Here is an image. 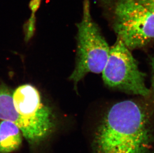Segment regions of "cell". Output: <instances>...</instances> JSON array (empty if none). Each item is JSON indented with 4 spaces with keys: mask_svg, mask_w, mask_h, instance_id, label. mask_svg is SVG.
I'll return each instance as SVG.
<instances>
[{
    "mask_svg": "<svg viewBox=\"0 0 154 153\" xmlns=\"http://www.w3.org/2000/svg\"><path fill=\"white\" fill-rule=\"evenodd\" d=\"M89 141L92 153H154L151 112L133 100L116 103L103 114Z\"/></svg>",
    "mask_w": 154,
    "mask_h": 153,
    "instance_id": "6da1fadb",
    "label": "cell"
},
{
    "mask_svg": "<svg viewBox=\"0 0 154 153\" xmlns=\"http://www.w3.org/2000/svg\"><path fill=\"white\" fill-rule=\"evenodd\" d=\"M119 39L130 50L154 39V9L139 0H100Z\"/></svg>",
    "mask_w": 154,
    "mask_h": 153,
    "instance_id": "7a4b0ae2",
    "label": "cell"
},
{
    "mask_svg": "<svg viewBox=\"0 0 154 153\" xmlns=\"http://www.w3.org/2000/svg\"><path fill=\"white\" fill-rule=\"evenodd\" d=\"M82 16L77 28V58L69 79L76 85L89 73H101L110 48L92 16L90 0H83Z\"/></svg>",
    "mask_w": 154,
    "mask_h": 153,
    "instance_id": "3957f363",
    "label": "cell"
},
{
    "mask_svg": "<svg viewBox=\"0 0 154 153\" xmlns=\"http://www.w3.org/2000/svg\"><path fill=\"white\" fill-rule=\"evenodd\" d=\"M14 104L22 119L21 132L31 145L39 144L54 127L51 108L42 103L38 90L29 84L18 87L13 93Z\"/></svg>",
    "mask_w": 154,
    "mask_h": 153,
    "instance_id": "277c9868",
    "label": "cell"
},
{
    "mask_svg": "<svg viewBox=\"0 0 154 153\" xmlns=\"http://www.w3.org/2000/svg\"><path fill=\"white\" fill-rule=\"evenodd\" d=\"M102 73L103 81L108 87L143 97L150 94L145 82V75L140 70L130 50L119 39L110 48Z\"/></svg>",
    "mask_w": 154,
    "mask_h": 153,
    "instance_id": "5b68a950",
    "label": "cell"
},
{
    "mask_svg": "<svg viewBox=\"0 0 154 153\" xmlns=\"http://www.w3.org/2000/svg\"><path fill=\"white\" fill-rule=\"evenodd\" d=\"M22 132L13 123L0 122V153H10L17 150L22 143Z\"/></svg>",
    "mask_w": 154,
    "mask_h": 153,
    "instance_id": "8992f818",
    "label": "cell"
},
{
    "mask_svg": "<svg viewBox=\"0 0 154 153\" xmlns=\"http://www.w3.org/2000/svg\"><path fill=\"white\" fill-rule=\"evenodd\" d=\"M36 22V17L34 14H32L31 17L27 20L24 26L25 35L26 39L31 38L34 34Z\"/></svg>",
    "mask_w": 154,
    "mask_h": 153,
    "instance_id": "52a82bcc",
    "label": "cell"
},
{
    "mask_svg": "<svg viewBox=\"0 0 154 153\" xmlns=\"http://www.w3.org/2000/svg\"><path fill=\"white\" fill-rule=\"evenodd\" d=\"M42 0H31L29 2V7L31 10L32 14L36 13L41 6Z\"/></svg>",
    "mask_w": 154,
    "mask_h": 153,
    "instance_id": "ba28073f",
    "label": "cell"
},
{
    "mask_svg": "<svg viewBox=\"0 0 154 153\" xmlns=\"http://www.w3.org/2000/svg\"><path fill=\"white\" fill-rule=\"evenodd\" d=\"M141 3L154 9V0H139Z\"/></svg>",
    "mask_w": 154,
    "mask_h": 153,
    "instance_id": "9c48e42d",
    "label": "cell"
},
{
    "mask_svg": "<svg viewBox=\"0 0 154 153\" xmlns=\"http://www.w3.org/2000/svg\"><path fill=\"white\" fill-rule=\"evenodd\" d=\"M152 68V87L153 91H154V57L152 60L151 62Z\"/></svg>",
    "mask_w": 154,
    "mask_h": 153,
    "instance_id": "30bf717a",
    "label": "cell"
}]
</instances>
